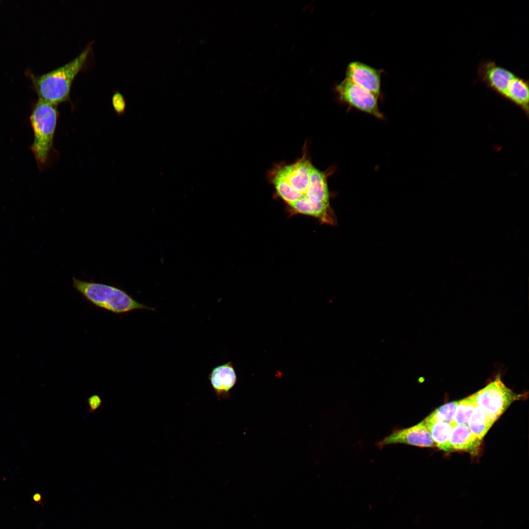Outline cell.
Segmentation results:
<instances>
[{
	"instance_id": "obj_1",
	"label": "cell",
	"mask_w": 529,
	"mask_h": 529,
	"mask_svg": "<svg viewBox=\"0 0 529 529\" xmlns=\"http://www.w3.org/2000/svg\"><path fill=\"white\" fill-rule=\"evenodd\" d=\"M268 177L287 207L302 200L330 205L327 175L313 165L306 151L293 163L275 165Z\"/></svg>"
},
{
	"instance_id": "obj_2",
	"label": "cell",
	"mask_w": 529,
	"mask_h": 529,
	"mask_svg": "<svg viewBox=\"0 0 529 529\" xmlns=\"http://www.w3.org/2000/svg\"><path fill=\"white\" fill-rule=\"evenodd\" d=\"M477 80L490 90L519 107L529 115V80L490 60L481 61Z\"/></svg>"
},
{
	"instance_id": "obj_3",
	"label": "cell",
	"mask_w": 529,
	"mask_h": 529,
	"mask_svg": "<svg viewBox=\"0 0 529 529\" xmlns=\"http://www.w3.org/2000/svg\"><path fill=\"white\" fill-rule=\"evenodd\" d=\"M92 43L76 57L64 65L41 75H32V80L39 99L57 105L70 100L72 82L85 65Z\"/></svg>"
},
{
	"instance_id": "obj_4",
	"label": "cell",
	"mask_w": 529,
	"mask_h": 529,
	"mask_svg": "<svg viewBox=\"0 0 529 529\" xmlns=\"http://www.w3.org/2000/svg\"><path fill=\"white\" fill-rule=\"evenodd\" d=\"M58 116L56 105L39 98L30 116L34 134L31 149L41 170L47 168L58 155L53 147V138Z\"/></svg>"
},
{
	"instance_id": "obj_5",
	"label": "cell",
	"mask_w": 529,
	"mask_h": 529,
	"mask_svg": "<svg viewBox=\"0 0 529 529\" xmlns=\"http://www.w3.org/2000/svg\"><path fill=\"white\" fill-rule=\"evenodd\" d=\"M74 289L95 306L115 314L138 310L155 311V309L135 300L123 289L115 286L86 281L73 277Z\"/></svg>"
},
{
	"instance_id": "obj_6",
	"label": "cell",
	"mask_w": 529,
	"mask_h": 529,
	"mask_svg": "<svg viewBox=\"0 0 529 529\" xmlns=\"http://www.w3.org/2000/svg\"><path fill=\"white\" fill-rule=\"evenodd\" d=\"M473 395L478 406L495 422L511 404L523 396L507 387L500 375Z\"/></svg>"
},
{
	"instance_id": "obj_7",
	"label": "cell",
	"mask_w": 529,
	"mask_h": 529,
	"mask_svg": "<svg viewBox=\"0 0 529 529\" xmlns=\"http://www.w3.org/2000/svg\"><path fill=\"white\" fill-rule=\"evenodd\" d=\"M335 90L341 103L377 118H383L378 106V98L362 87L345 78L335 86Z\"/></svg>"
},
{
	"instance_id": "obj_8",
	"label": "cell",
	"mask_w": 529,
	"mask_h": 529,
	"mask_svg": "<svg viewBox=\"0 0 529 529\" xmlns=\"http://www.w3.org/2000/svg\"><path fill=\"white\" fill-rule=\"evenodd\" d=\"M393 444H405L419 447L436 446L431 433L423 420L409 428L395 430L377 443L380 448Z\"/></svg>"
},
{
	"instance_id": "obj_9",
	"label": "cell",
	"mask_w": 529,
	"mask_h": 529,
	"mask_svg": "<svg viewBox=\"0 0 529 529\" xmlns=\"http://www.w3.org/2000/svg\"><path fill=\"white\" fill-rule=\"evenodd\" d=\"M382 71L359 62H350L346 70V78L379 98L381 95Z\"/></svg>"
},
{
	"instance_id": "obj_10",
	"label": "cell",
	"mask_w": 529,
	"mask_h": 529,
	"mask_svg": "<svg viewBox=\"0 0 529 529\" xmlns=\"http://www.w3.org/2000/svg\"><path fill=\"white\" fill-rule=\"evenodd\" d=\"M208 378L219 401L230 396V392L237 382V375L231 361L213 368Z\"/></svg>"
},
{
	"instance_id": "obj_11",
	"label": "cell",
	"mask_w": 529,
	"mask_h": 529,
	"mask_svg": "<svg viewBox=\"0 0 529 529\" xmlns=\"http://www.w3.org/2000/svg\"><path fill=\"white\" fill-rule=\"evenodd\" d=\"M291 215H302L315 217L321 223L334 225L336 218L331 205L314 202L309 200L298 201L288 206Z\"/></svg>"
},
{
	"instance_id": "obj_12",
	"label": "cell",
	"mask_w": 529,
	"mask_h": 529,
	"mask_svg": "<svg viewBox=\"0 0 529 529\" xmlns=\"http://www.w3.org/2000/svg\"><path fill=\"white\" fill-rule=\"evenodd\" d=\"M481 441L471 432L468 426L455 425L449 438L450 452L462 451L477 455Z\"/></svg>"
},
{
	"instance_id": "obj_13",
	"label": "cell",
	"mask_w": 529,
	"mask_h": 529,
	"mask_svg": "<svg viewBox=\"0 0 529 529\" xmlns=\"http://www.w3.org/2000/svg\"><path fill=\"white\" fill-rule=\"evenodd\" d=\"M428 428L436 446L445 452H450L449 441L453 427L452 424L445 422H432L423 420Z\"/></svg>"
},
{
	"instance_id": "obj_14",
	"label": "cell",
	"mask_w": 529,
	"mask_h": 529,
	"mask_svg": "<svg viewBox=\"0 0 529 529\" xmlns=\"http://www.w3.org/2000/svg\"><path fill=\"white\" fill-rule=\"evenodd\" d=\"M494 422L482 409L477 406L469 418L467 426L471 432L482 440Z\"/></svg>"
},
{
	"instance_id": "obj_15",
	"label": "cell",
	"mask_w": 529,
	"mask_h": 529,
	"mask_svg": "<svg viewBox=\"0 0 529 529\" xmlns=\"http://www.w3.org/2000/svg\"><path fill=\"white\" fill-rule=\"evenodd\" d=\"M478 406L473 395L457 401L454 415L455 425H468L469 418Z\"/></svg>"
},
{
	"instance_id": "obj_16",
	"label": "cell",
	"mask_w": 529,
	"mask_h": 529,
	"mask_svg": "<svg viewBox=\"0 0 529 529\" xmlns=\"http://www.w3.org/2000/svg\"><path fill=\"white\" fill-rule=\"evenodd\" d=\"M457 401L442 405L432 412L425 420L432 422H445L455 425L454 418Z\"/></svg>"
},
{
	"instance_id": "obj_17",
	"label": "cell",
	"mask_w": 529,
	"mask_h": 529,
	"mask_svg": "<svg viewBox=\"0 0 529 529\" xmlns=\"http://www.w3.org/2000/svg\"><path fill=\"white\" fill-rule=\"evenodd\" d=\"M112 103L117 114H121L124 113L126 108V102L123 96L120 93H114L112 97Z\"/></svg>"
},
{
	"instance_id": "obj_18",
	"label": "cell",
	"mask_w": 529,
	"mask_h": 529,
	"mask_svg": "<svg viewBox=\"0 0 529 529\" xmlns=\"http://www.w3.org/2000/svg\"><path fill=\"white\" fill-rule=\"evenodd\" d=\"M87 402L89 406L88 410L90 413H93L97 410L101 406L102 399L98 394L93 395L90 396Z\"/></svg>"
},
{
	"instance_id": "obj_19",
	"label": "cell",
	"mask_w": 529,
	"mask_h": 529,
	"mask_svg": "<svg viewBox=\"0 0 529 529\" xmlns=\"http://www.w3.org/2000/svg\"><path fill=\"white\" fill-rule=\"evenodd\" d=\"M33 498L35 502L39 503V502H41L42 496L40 494L36 493V494H34V495L33 496Z\"/></svg>"
}]
</instances>
